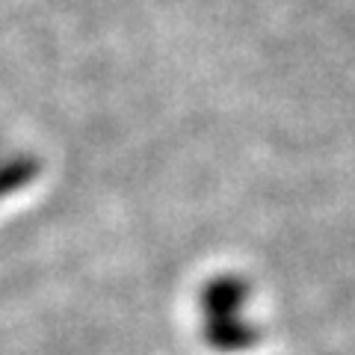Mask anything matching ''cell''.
I'll use <instances>...</instances> for the list:
<instances>
[{
  "mask_svg": "<svg viewBox=\"0 0 355 355\" xmlns=\"http://www.w3.org/2000/svg\"><path fill=\"white\" fill-rule=\"evenodd\" d=\"M249 299V282L240 275H216L202 291V311L207 317H234Z\"/></svg>",
  "mask_w": 355,
  "mask_h": 355,
  "instance_id": "6da1fadb",
  "label": "cell"
},
{
  "mask_svg": "<svg viewBox=\"0 0 355 355\" xmlns=\"http://www.w3.org/2000/svg\"><path fill=\"white\" fill-rule=\"evenodd\" d=\"M261 331L246 323L240 314L234 317H207L205 320V343L216 352H243L254 347Z\"/></svg>",
  "mask_w": 355,
  "mask_h": 355,
  "instance_id": "7a4b0ae2",
  "label": "cell"
},
{
  "mask_svg": "<svg viewBox=\"0 0 355 355\" xmlns=\"http://www.w3.org/2000/svg\"><path fill=\"white\" fill-rule=\"evenodd\" d=\"M39 175V160L30 154H12L0 157V198L12 196L21 187H27Z\"/></svg>",
  "mask_w": 355,
  "mask_h": 355,
  "instance_id": "3957f363",
  "label": "cell"
}]
</instances>
